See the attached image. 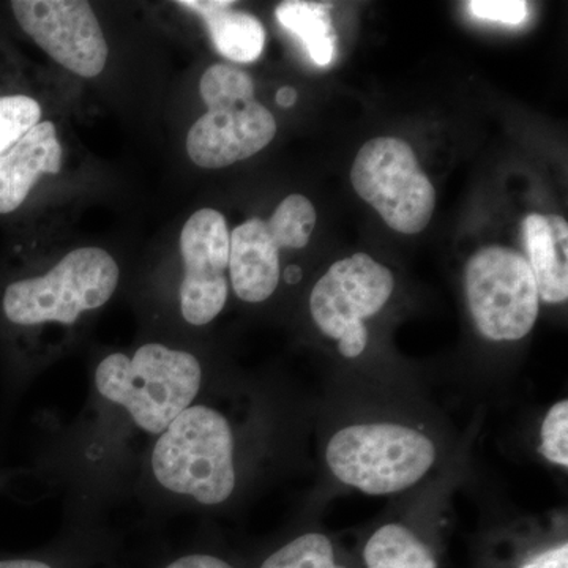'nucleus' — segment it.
Returning a JSON list of instances; mask_svg holds the SVG:
<instances>
[{"instance_id": "f257e3e1", "label": "nucleus", "mask_w": 568, "mask_h": 568, "mask_svg": "<svg viewBox=\"0 0 568 568\" xmlns=\"http://www.w3.org/2000/svg\"><path fill=\"white\" fill-rule=\"evenodd\" d=\"M201 384L200 361L160 343L141 346L132 357L108 355L95 369L97 392L123 407L142 432L156 436L193 405Z\"/></svg>"}, {"instance_id": "f03ea898", "label": "nucleus", "mask_w": 568, "mask_h": 568, "mask_svg": "<svg viewBox=\"0 0 568 568\" xmlns=\"http://www.w3.org/2000/svg\"><path fill=\"white\" fill-rule=\"evenodd\" d=\"M153 477L168 491L219 506L235 488L234 436L219 410L192 405L174 418L153 446Z\"/></svg>"}, {"instance_id": "7ed1b4c3", "label": "nucleus", "mask_w": 568, "mask_h": 568, "mask_svg": "<svg viewBox=\"0 0 568 568\" xmlns=\"http://www.w3.org/2000/svg\"><path fill=\"white\" fill-rule=\"evenodd\" d=\"M119 276V265L110 253L99 246H82L63 256L48 274L9 284L2 298L3 315L22 327L74 324L82 313L110 302Z\"/></svg>"}, {"instance_id": "20e7f679", "label": "nucleus", "mask_w": 568, "mask_h": 568, "mask_svg": "<svg viewBox=\"0 0 568 568\" xmlns=\"http://www.w3.org/2000/svg\"><path fill=\"white\" fill-rule=\"evenodd\" d=\"M325 459L343 484L379 496L416 485L435 465L436 448L407 426L353 425L332 437Z\"/></svg>"}, {"instance_id": "39448f33", "label": "nucleus", "mask_w": 568, "mask_h": 568, "mask_svg": "<svg viewBox=\"0 0 568 568\" xmlns=\"http://www.w3.org/2000/svg\"><path fill=\"white\" fill-rule=\"evenodd\" d=\"M351 182L392 230L417 234L432 222L436 190L406 141L381 136L355 156Z\"/></svg>"}, {"instance_id": "423d86ee", "label": "nucleus", "mask_w": 568, "mask_h": 568, "mask_svg": "<svg viewBox=\"0 0 568 568\" xmlns=\"http://www.w3.org/2000/svg\"><path fill=\"white\" fill-rule=\"evenodd\" d=\"M467 305L474 324L491 342H517L538 316L537 283L528 260L506 246H485L466 265Z\"/></svg>"}, {"instance_id": "0eeeda50", "label": "nucleus", "mask_w": 568, "mask_h": 568, "mask_svg": "<svg viewBox=\"0 0 568 568\" xmlns=\"http://www.w3.org/2000/svg\"><path fill=\"white\" fill-rule=\"evenodd\" d=\"M392 272L365 253L345 257L328 268L310 295V312L328 338L338 339L346 358L364 354L368 331L364 321L377 315L394 293Z\"/></svg>"}, {"instance_id": "6e6552de", "label": "nucleus", "mask_w": 568, "mask_h": 568, "mask_svg": "<svg viewBox=\"0 0 568 568\" xmlns=\"http://www.w3.org/2000/svg\"><path fill=\"white\" fill-rule=\"evenodd\" d=\"M315 205L302 194L284 197L271 220L252 219L230 234V274L241 301L260 304L278 287L280 250L304 248L316 226Z\"/></svg>"}, {"instance_id": "1a4fd4ad", "label": "nucleus", "mask_w": 568, "mask_h": 568, "mask_svg": "<svg viewBox=\"0 0 568 568\" xmlns=\"http://www.w3.org/2000/svg\"><path fill=\"white\" fill-rule=\"evenodd\" d=\"M14 18L22 31L63 69L95 78L108 62L102 26L84 0H14Z\"/></svg>"}, {"instance_id": "9d476101", "label": "nucleus", "mask_w": 568, "mask_h": 568, "mask_svg": "<svg viewBox=\"0 0 568 568\" xmlns=\"http://www.w3.org/2000/svg\"><path fill=\"white\" fill-rule=\"evenodd\" d=\"M207 112L186 136L196 166L220 170L256 155L274 141V114L254 99V88L205 102Z\"/></svg>"}, {"instance_id": "9b49d317", "label": "nucleus", "mask_w": 568, "mask_h": 568, "mask_svg": "<svg viewBox=\"0 0 568 568\" xmlns=\"http://www.w3.org/2000/svg\"><path fill=\"white\" fill-rule=\"evenodd\" d=\"M230 230L215 209L190 216L181 233L183 280L179 298L183 320L192 325L212 323L226 305L230 268Z\"/></svg>"}, {"instance_id": "f8f14e48", "label": "nucleus", "mask_w": 568, "mask_h": 568, "mask_svg": "<svg viewBox=\"0 0 568 568\" xmlns=\"http://www.w3.org/2000/svg\"><path fill=\"white\" fill-rule=\"evenodd\" d=\"M62 163L54 123H37L0 155V215L18 211L41 175L61 173Z\"/></svg>"}, {"instance_id": "ddd939ff", "label": "nucleus", "mask_w": 568, "mask_h": 568, "mask_svg": "<svg viewBox=\"0 0 568 568\" xmlns=\"http://www.w3.org/2000/svg\"><path fill=\"white\" fill-rule=\"evenodd\" d=\"M523 242L538 297L562 304L568 297V224L562 216L530 213L523 220Z\"/></svg>"}, {"instance_id": "4468645a", "label": "nucleus", "mask_w": 568, "mask_h": 568, "mask_svg": "<svg viewBox=\"0 0 568 568\" xmlns=\"http://www.w3.org/2000/svg\"><path fill=\"white\" fill-rule=\"evenodd\" d=\"M182 9L203 18L215 50L230 61L250 63L265 47L263 22L246 11L233 9L231 0H181Z\"/></svg>"}, {"instance_id": "2eb2a0df", "label": "nucleus", "mask_w": 568, "mask_h": 568, "mask_svg": "<svg viewBox=\"0 0 568 568\" xmlns=\"http://www.w3.org/2000/svg\"><path fill=\"white\" fill-rule=\"evenodd\" d=\"M275 14L284 29L302 40L316 65H331L335 58L336 33L328 7L304 0H286L276 7Z\"/></svg>"}, {"instance_id": "dca6fc26", "label": "nucleus", "mask_w": 568, "mask_h": 568, "mask_svg": "<svg viewBox=\"0 0 568 568\" xmlns=\"http://www.w3.org/2000/svg\"><path fill=\"white\" fill-rule=\"evenodd\" d=\"M366 568H437L435 556L402 525L377 529L366 544Z\"/></svg>"}, {"instance_id": "f3484780", "label": "nucleus", "mask_w": 568, "mask_h": 568, "mask_svg": "<svg viewBox=\"0 0 568 568\" xmlns=\"http://www.w3.org/2000/svg\"><path fill=\"white\" fill-rule=\"evenodd\" d=\"M261 568H345L334 558L332 541L323 534H305L284 545Z\"/></svg>"}, {"instance_id": "a211bd4d", "label": "nucleus", "mask_w": 568, "mask_h": 568, "mask_svg": "<svg viewBox=\"0 0 568 568\" xmlns=\"http://www.w3.org/2000/svg\"><path fill=\"white\" fill-rule=\"evenodd\" d=\"M41 122V106L29 95H0V155Z\"/></svg>"}, {"instance_id": "6ab92c4d", "label": "nucleus", "mask_w": 568, "mask_h": 568, "mask_svg": "<svg viewBox=\"0 0 568 568\" xmlns=\"http://www.w3.org/2000/svg\"><path fill=\"white\" fill-rule=\"evenodd\" d=\"M548 462L568 466V402H559L548 410L541 425V446L538 448Z\"/></svg>"}, {"instance_id": "aec40b11", "label": "nucleus", "mask_w": 568, "mask_h": 568, "mask_svg": "<svg viewBox=\"0 0 568 568\" xmlns=\"http://www.w3.org/2000/svg\"><path fill=\"white\" fill-rule=\"evenodd\" d=\"M470 13L478 20L521 24L528 18V3L523 0H474L467 3Z\"/></svg>"}, {"instance_id": "412c9836", "label": "nucleus", "mask_w": 568, "mask_h": 568, "mask_svg": "<svg viewBox=\"0 0 568 568\" xmlns=\"http://www.w3.org/2000/svg\"><path fill=\"white\" fill-rule=\"evenodd\" d=\"M521 568H568V545L548 549Z\"/></svg>"}, {"instance_id": "4be33fe9", "label": "nucleus", "mask_w": 568, "mask_h": 568, "mask_svg": "<svg viewBox=\"0 0 568 568\" xmlns=\"http://www.w3.org/2000/svg\"><path fill=\"white\" fill-rule=\"evenodd\" d=\"M164 568H234L226 560L212 555H186Z\"/></svg>"}, {"instance_id": "5701e85b", "label": "nucleus", "mask_w": 568, "mask_h": 568, "mask_svg": "<svg viewBox=\"0 0 568 568\" xmlns=\"http://www.w3.org/2000/svg\"><path fill=\"white\" fill-rule=\"evenodd\" d=\"M0 568H54L43 560L37 559H7L0 560Z\"/></svg>"}, {"instance_id": "b1692460", "label": "nucleus", "mask_w": 568, "mask_h": 568, "mask_svg": "<svg viewBox=\"0 0 568 568\" xmlns=\"http://www.w3.org/2000/svg\"><path fill=\"white\" fill-rule=\"evenodd\" d=\"M275 100L278 106L293 108L297 103V91L294 88H290V85H284V88L276 92Z\"/></svg>"}, {"instance_id": "393cba45", "label": "nucleus", "mask_w": 568, "mask_h": 568, "mask_svg": "<svg viewBox=\"0 0 568 568\" xmlns=\"http://www.w3.org/2000/svg\"><path fill=\"white\" fill-rule=\"evenodd\" d=\"M284 278H286V282L291 284L301 282V267H297V265H290V267H287L286 271H284Z\"/></svg>"}]
</instances>
